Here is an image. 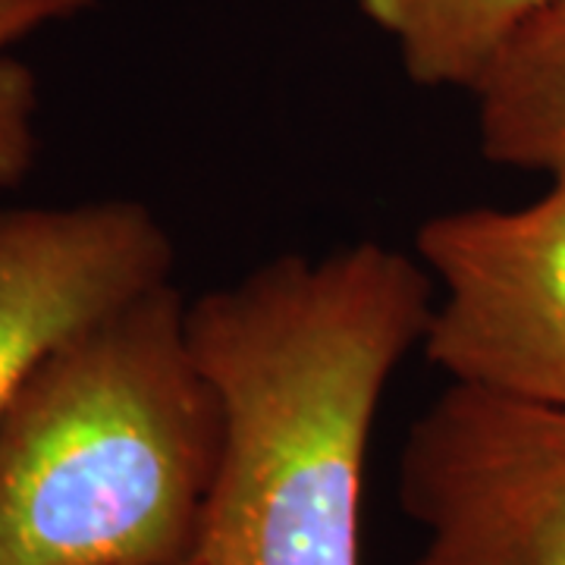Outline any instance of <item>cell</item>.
Listing matches in <instances>:
<instances>
[{
  "mask_svg": "<svg viewBox=\"0 0 565 565\" xmlns=\"http://www.w3.org/2000/svg\"><path fill=\"white\" fill-rule=\"evenodd\" d=\"M434 282L364 239L277 255L189 299V337L223 405L204 565H362V487L386 384L422 345Z\"/></svg>",
  "mask_w": 565,
  "mask_h": 565,
  "instance_id": "1",
  "label": "cell"
},
{
  "mask_svg": "<svg viewBox=\"0 0 565 565\" xmlns=\"http://www.w3.org/2000/svg\"><path fill=\"white\" fill-rule=\"evenodd\" d=\"M223 440L167 280L51 349L3 408L0 565L192 563Z\"/></svg>",
  "mask_w": 565,
  "mask_h": 565,
  "instance_id": "2",
  "label": "cell"
},
{
  "mask_svg": "<svg viewBox=\"0 0 565 565\" xmlns=\"http://www.w3.org/2000/svg\"><path fill=\"white\" fill-rule=\"evenodd\" d=\"M396 497L405 565H565V408L449 384L412 422Z\"/></svg>",
  "mask_w": 565,
  "mask_h": 565,
  "instance_id": "3",
  "label": "cell"
},
{
  "mask_svg": "<svg viewBox=\"0 0 565 565\" xmlns=\"http://www.w3.org/2000/svg\"><path fill=\"white\" fill-rule=\"evenodd\" d=\"M437 299L422 352L449 384L565 408V177L525 207H459L415 233Z\"/></svg>",
  "mask_w": 565,
  "mask_h": 565,
  "instance_id": "4",
  "label": "cell"
},
{
  "mask_svg": "<svg viewBox=\"0 0 565 565\" xmlns=\"http://www.w3.org/2000/svg\"><path fill=\"white\" fill-rule=\"evenodd\" d=\"M173 267L167 226L132 199L0 211V415L51 349Z\"/></svg>",
  "mask_w": 565,
  "mask_h": 565,
  "instance_id": "5",
  "label": "cell"
},
{
  "mask_svg": "<svg viewBox=\"0 0 565 565\" xmlns=\"http://www.w3.org/2000/svg\"><path fill=\"white\" fill-rule=\"evenodd\" d=\"M471 98L487 161L565 177V0H546L505 41Z\"/></svg>",
  "mask_w": 565,
  "mask_h": 565,
  "instance_id": "6",
  "label": "cell"
},
{
  "mask_svg": "<svg viewBox=\"0 0 565 565\" xmlns=\"http://www.w3.org/2000/svg\"><path fill=\"white\" fill-rule=\"evenodd\" d=\"M386 32L408 79L475 92L487 66L546 0H359Z\"/></svg>",
  "mask_w": 565,
  "mask_h": 565,
  "instance_id": "7",
  "label": "cell"
},
{
  "mask_svg": "<svg viewBox=\"0 0 565 565\" xmlns=\"http://www.w3.org/2000/svg\"><path fill=\"white\" fill-rule=\"evenodd\" d=\"M39 107L35 73L0 54V192L20 185L39 161Z\"/></svg>",
  "mask_w": 565,
  "mask_h": 565,
  "instance_id": "8",
  "label": "cell"
},
{
  "mask_svg": "<svg viewBox=\"0 0 565 565\" xmlns=\"http://www.w3.org/2000/svg\"><path fill=\"white\" fill-rule=\"evenodd\" d=\"M95 0H0V54L51 22L73 20Z\"/></svg>",
  "mask_w": 565,
  "mask_h": 565,
  "instance_id": "9",
  "label": "cell"
},
{
  "mask_svg": "<svg viewBox=\"0 0 565 565\" xmlns=\"http://www.w3.org/2000/svg\"><path fill=\"white\" fill-rule=\"evenodd\" d=\"M185 565H204V563H199V559H192V563H185Z\"/></svg>",
  "mask_w": 565,
  "mask_h": 565,
  "instance_id": "10",
  "label": "cell"
}]
</instances>
